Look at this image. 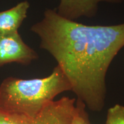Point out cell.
I'll return each mask as SVG.
<instances>
[{"mask_svg": "<svg viewBox=\"0 0 124 124\" xmlns=\"http://www.w3.org/2000/svg\"><path fill=\"white\" fill-rule=\"evenodd\" d=\"M31 31L39 37L40 47L57 62L78 99L91 111L103 110L107 72L124 46V23L87 25L48 9Z\"/></svg>", "mask_w": 124, "mask_h": 124, "instance_id": "6da1fadb", "label": "cell"}, {"mask_svg": "<svg viewBox=\"0 0 124 124\" xmlns=\"http://www.w3.org/2000/svg\"><path fill=\"white\" fill-rule=\"evenodd\" d=\"M68 91L70 83L58 65L43 78L8 77L0 85V111L35 118L57 95Z\"/></svg>", "mask_w": 124, "mask_h": 124, "instance_id": "7a4b0ae2", "label": "cell"}, {"mask_svg": "<svg viewBox=\"0 0 124 124\" xmlns=\"http://www.w3.org/2000/svg\"><path fill=\"white\" fill-rule=\"evenodd\" d=\"M38 58V53L23 41L18 33L0 35V68L12 63L28 65Z\"/></svg>", "mask_w": 124, "mask_h": 124, "instance_id": "3957f363", "label": "cell"}, {"mask_svg": "<svg viewBox=\"0 0 124 124\" xmlns=\"http://www.w3.org/2000/svg\"><path fill=\"white\" fill-rule=\"evenodd\" d=\"M124 1V0H60L56 11L62 17L75 21L82 17H95L100 3L117 4Z\"/></svg>", "mask_w": 124, "mask_h": 124, "instance_id": "277c9868", "label": "cell"}, {"mask_svg": "<svg viewBox=\"0 0 124 124\" xmlns=\"http://www.w3.org/2000/svg\"><path fill=\"white\" fill-rule=\"evenodd\" d=\"M29 6V3L24 1L8 10L0 12V35L18 33V29L27 18Z\"/></svg>", "mask_w": 124, "mask_h": 124, "instance_id": "5b68a950", "label": "cell"}, {"mask_svg": "<svg viewBox=\"0 0 124 124\" xmlns=\"http://www.w3.org/2000/svg\"><path fill=\"white\" fill-rule=\"evenodd\" d=\"M0 124H38L33 118L0 111Z\"/></svg>", "mask_w": 124, "mask_h": 124, "instance_id": "8992f818", "label": "cell"}, {"mask_svg": "<svg viewBox=\"0 0 124 124\" xmlns=\"http://www.w3.org/2000/svg\"><path fill=\"white\" fill-rule=\"evenodd\" d=\"M105 124H124V106L116 104L108 108Z\"/></svg>", "mask_w": 124, "mask_h": 124, "instance_id": "52a82bcc", "label": "cell"}, {"mask_svg": "<svg viewBox=\"0 0 124 124\" xmlns=\"http://www.w3.org/2000/svg\"><path fill=\"white\" fill-rule=\"evenodd\" d=\"M76 111L72 120L69 124H91L89 114L86 110V105L82 101L76 100Z\"/></svg>", "mask_w": 124, "mask_h": 124, "instance_id": "ba28073f", "label": "cell"}]
</instances>
